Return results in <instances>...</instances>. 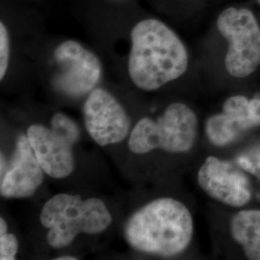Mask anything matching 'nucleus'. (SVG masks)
Masks as SVG:
<instances>
[{"mask_svg": "<svg viewBox=\"0 0 260 260\" xmlns=\"http://www.w3.org/2000/svg\"><path fill=\"white\" fill-rule=\"evenodd\" d=\"M130 37L128 75L140 90L155 91L185 74L189 64L185 46L161 20L140 21Z\"/></svg>", "mask_w": 260, "mask_h": 260, "instance_id": "f257e3e1", "label": "nucleus"}, {"mask_svg": "<svg viewBox=\"0 0 260 260\" xmlns=\"http://www.w3.org/2000/svg\"><path fill=\"white\" fill-rule=\"evenodd\" d=\"M193 232V218L185 205L172 198H160L130 216L123 235L136 251L169 257L185 251Z\"/></svg>", "mask_w": 260, "mask_h": 260, "instance_id": "f03ea898", "label": "nucleus"}, {"mask_svg": "<svg viewBox=\"0 0 260 260\" xmlns=\"http://www.w3.org/2000/svg\"><path fill=\"white\" fill-rule=\"evenodd\" d=\"M40 222L48 230V245L62 249L72 245L81 233L98 235L106 232L112 215L105 203L98 198L83 200L79 195L61 193L43 206Z\"/></svg>", "mask_w": 260, "mask_h": 260, "instance_id": "7ed1b4c3", "label": "nucleus"}, {"mask_svg": "<svg viewBox=\"0 0 260 260\" xmlns=\"http://www.w3.org/2000/svg\"><path fill=\"white\" fill-rule=\"evenodd\" d=\"M195 112L182 103L170 104L157 119L144 117L131 129L128 149L146 154L160 149L169 153H185L195 145L198 136Z\"/></svg>", "mask_w": 260, "mask_h": 260, "instance_id": "20e7f679", "label": "nucleus"}, {"mask_svg": "<svg viewBox=\"0 0 260 260\" xmlns=\"http://www.w3.org/2000/svg\"><path fill=\"white\" fill-rule=\"evenodd\" d=\"M217 27L229 43L228 73L244 78L255 72L260 66V26L254 15L246 8H226L218 17Z\"/></svg>", "mask_w": 260, "mask_h": 260, "instance_id": "39448f33", "label": "nucleus"}, {"mask_svg": "<svg viewBox=\"0 0 260 260\" xmlns=\"http://www.w3.org/2000/svg\"><path fill=\"white\" fill-rule=\"evenodd\" d=\"M53 56L59 71L52 84L59 93L77 99L95 89L102 77L103 65L92 51L76 41L68 40L57 46Z\"/></svg>", "mask_w": 260, "mask_h": 260, "instance_id": "423d86ee", "label": "nucleus"}, {"mask_svg": "<svg viewBox=\"0 0 260 260\" xmlns=\"http://www.w3.org/2000/svg\"><path fill=\"white\" fill-rule=\"evenodd\" d=\"M85 128L101 147L121 143L131 132L129 115L108 91L95 88L83 105Z\"/></svg>", "mask_w": 260, "mask_h": 260, "instance_id": "0eeeda50", "label": "nucleus"}, {"mask_svg": "<svg viewBox=\"0 0 260 260\" xmlns=\"http://www.w3.org/2000/svg\"><path fill=\"white\" fill-rule=\"evenodd\" d=\"M237 164L209 156L198 172V182L210 198L232 207H242L251 199L249 177Z\"/></svg>", "mask_w": 260, "mask_h": 260, "instance_id": "6e6552de", "label": "nucleus"}, {"mask_svg": "<svg viewBox=\"0 0 260 260\" xmlns=\"http://www.w3.org/2000/svg\"><path fill=\"white\" fill-rule=\"evenodd\" d=\"M259 125V96L249 100L244 95H233L223 103V113L206 121L205 133L214 146L224 147Z\"/></svg>", "mask_w": 260, "mask_h": 260, "instance_id": "1a4fd4ad", "label": "nucleus"}, {"mask_svg": "<svg viewBox=\"0 0 260 260\" xmlns=\"http://www.w3.org/2000/svg\"><path fill=\"white\" fill-rule=\"evenodd\" d=\"M26 136L38 162L48 177L63 179L74 173L75 141L51 126L38 123L28 127Z\"/></svg>", "mask_w": 260, "mask_h": 260, "instance_id": "9d476101", "label": "nucleus"}, {"mask_svg": "<svg viewBox=\"0 0 260 260\" xmlns=\"http://www.w3.org/2000/svg\"><path fill=\"white\" fill-rule=\"evenodd\" d=\"M26 134L19 135L8 167L0 179V195L4 199H26L35 195L45 180Z\"/></svg>", "mask_w": 260, "mask_h": 260, "instance_id": "9b49d317", "label": "nucleus"}, {"mask_svg": "<svg viewBox=\"0 0 260 260\" xmlns=\"http://www.w3.org/2000/svg\"><path fill=\"white\" fill-rule=\"evenodd\" d=\"M233 239L251 260H260V210H242L232 220Z\"/></svg>", "mask_w": 260, "mask_h": 260, "instance_id": "f8f14e48", "label": "nucleus"}, {"mask_svg": "<svg viewBox=\"0 0 260 260\" xmlns=\"http://www.w3.org/2000/svg\"><path fill=\"white\" fill-rule=\"evenodd\" d=\"M19 244L14 233H8V225L3 217L0 218V259L14 260L19 252Z\"/></svg>", "mask_w": 260, "mask_h": 260, "instance_id": "ddd939ff", "label": "nucleus"}, {"mask_svg": "<svg viewBox=\"0 0 260 260\" xmlns=\"http://www.w3.org/2000/svg\"><path fill=\"white\" fill-rule=\"evenodd\" d=\"M50 126L62 132L75 141V143H77L80 139L81 132L78 124L70 116L66 115L65 113L58 112L54 114L50 120Z\"/></svg>", "mask_w": 260, "mask_h": 260, "instance_id": "4468645a", "label": "nucleus"}, {"mask_svg": "<svg viewBox=\"0 0 260 260\" xmlns=\"http://www.w3.org/2000/svg\"><path fill=\"white\" fill-rule=\"evenodd\" d=\"M235 162L244 171L260 180V146L243 151L236 157Z\"/></svg>", "mask_w": 260, "mask_h": 260, "instance_id": "2eb2a0df", "label": "nucleus"}, {"mask_svg": "<svg viewBox=\"0 0 260 260\" xmlns=\"http://www.w3.org/2000/svg\"><path fill=\"white\" fill-rule=\"evenodd\" d=\"M11 44L7 27L4 22H0V80H3L8 71Z\"/></svg>", "mask_w": 260, "mask_h": 260, "instance_id": "dca6fc26", "label": "nucleus"}, {"mask_svg": "<svg viewBox=\"0 0 260 260\" xmlns=\"http://www.w3.org/2000/svg\"><path fill=\"white\" fill-rule=\"evenodd\" d=\"M8 167V161L5 157V154H3V152H1V157H0V176H2L6 169Z\"/></svg>", "mask_w": 260, "mask_h": 260, "instance_id": "f3484780", "label": "nucleus"}, {"mask_svg": "<svg viewBox=\"0 0 260 260\" xmlns=\"http://www.w3.org/2000/svg\"><path fill=\"white\" fill-rule=\"evenodd\" d=\"M56 260H76L78 259L77 257H75L74 255H61L56 257Z\"/></svg>", "mask_w": 260, "mask_h": 260, "instance_id": "a211bd4d", "label": "nucleus"}, {"mask_svg": "<svg viewBox=\"0 0 260 260\" xmlns=\"http://www.w3.org/2000/svg\"><path fill=\"white\" fill-rule=\"evenodd\" d=\"M258 2H259V3H260V0H258Z\"/></svg>", "mask_w": 260, "mask_h": 260, "instance_id": "6ab92c4d", "label": "nucleus"}]
</instances>
